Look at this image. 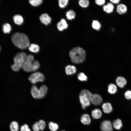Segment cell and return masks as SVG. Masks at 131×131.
<instances>
[{
    "label": "cell",
    "instance_id": "1",
    "mask_svg": "<svg viewBox=\"0 0 131 131\" xmlns=\"http://www.w3.org/2000/svg\"><path fill=\"white\" fill-rule=\"evenodd\" d=\"M11 40L16 47L22 49L28 47L30 42L27 36L25 34L19 32H16L12 35Z\"/></svg>",
    "mask_w": 131,
    "mask_h": 131
},
{
    "label": "cell",
    "instance_id": "2",
    "mask_svg": "<svg viewBox=\"0 0 131 131\" xmlns=\"http://www.w3.org/2000/svg\"><path fill=\"white\" fill-rule=\"evenodd\" d=\"M69 55L72 61L74 63L79 64L83 62L86 58V52L82 48L76 47L69 51Z\"/></svg>",
    "mask_w": 131,
    "mask_h": 131
},
{
    "label": "cell",
    "instance_id": "3",
    "mask_svg": "<svg viewBox=\"0 0 131 131\" xmlns=\"http://www.w3.org/2000/svg\"><path fill=\"white\" fill-rule=\"evenodd\" d=\"M40 66L38 61L35 60L33 56L29 54L27 55L22 68L25 71L30 72L36 71L39 68Z\"/></svg>",
    "mask_w": 131,
    "mask_h": 131
},
{
    "label": "cell",
    "instance_id": "4",
    "mask_svg": "<svg viewBox=\"0 0 131 131\" xmlns=\"http://www.w3.org/2000/svg\"><path fill=\"white\" fill-rule=\"evenodd\" d=\"M27 55L25 52H19L16 54L13 58L14 63L11 66L13 70L18 72L22 68Z\"/></svg>",
    "mask_w": 131,
    "mask_h": 131
},
{
    "label": "cell",
    "instance_id": "5",
    "mask_svg": "<svg viewBox=\"0 0 131 131\" xmlns=\"http://www.w3.org/2000/svg\"><path fill=\"white\" fill-rule=\"evenodd\" d=\"M48 90V88L45 85H42L39 89L37 88L36 86L33 85L31 88V93L34 98L41 99L45 97Z\"/></svg>",
    "mask_w": 131,
    "mask_h": 131
},
{
    "label": "cell",
    "instance_id": "6",
    "mask_svg": "<svg viewBox=\"0 0 131 131\" xmlns=\"http://www.w3.org/2000/svg\"><path fill=\"white\" fill-rule=\"evenodd\" d=\"M44 79L43 74L39 72H36L33 73L28 78L30 81L33 84H35L39 82H43Z\"/></svg>",
    "mask_w": 131,
    "mask_h": 131
},
{
    "label": "cell",
    "instance_id": "7",
    "mask_svg": "<svg viewBox=\"0 0 131 131\" xmlns=\"http://www.w3.org/2000/svg\"><path fill=\"white\" fill-rule=\"evenodd\" d=\"M100 129L102 131H112L113 125L109 121H103L100 125Z\"/></svg>",
    "mask_w": 131,
    "mask_h": 131
},
{
    "label": "cell",
    "instance_id": "8",
    "mask_svg": "<svg viewBox=\"0 0 131 131\" xmlns=\"http://www.w3.org/2000/svg\"><path fill=\"white\" fill-rule=\"evenodd\" d=\"M90 101L91 103L96 106H98L102 102V99L99 95L97 94H92Z\"/></svg>",
    "mask_w": 131,
    "mask_h": 131
},
{
    "label": "cell",
    "instance_id": "9",
    "mask_svg": "<svg viewBox=\"0 0 131 131\" xmlns=\"http://www.w3.org/2000/svg\"><path fill=\"white\" fill-rule=\"evenodd\" d=\"M79 98L82 107L83 109H85L87 107L90 105V100L85 97L79 95Z\"/></svg>",
    "mask_w": 131,
    "mask_h": 131
},
{
    "label": "cell",
    "instance_id": "10",
    "mask_svg": "<svg viewBox=\"0 0 131 131\" xmlns=\"http://www.w3.org/2000/svg\"><path fill=\"white\" fill-rule=\"evenodd\" d=\"M41 22L46 25L49 24L51 21V18L46 13H43L41 14L40 17Z\"/></svg>",
    "mask_w": 131,
    "mask_h": 131
},
{
    "label": "cell",
    "instance_id": "11",
    "mask_svg": "<svg viewBox=\"0 0 131 131\" xmlns=\"http://www.w3.org/2000/svg\"><path fill=\"white\" fill-rule=\"evenodd\" d=\"M127 10L126 6L123 4H120L116 7V11L119 14L122 15L125 13Z\"/></svg>",
    "mask_w": 131,
    "mask_h": 131
},
{
    "label": "cell",
    "instance_id": "12",
    "mask_svg": "<svg viewBox=\"0 0 131 131\" xmlns=\"http://www.w3.org/2000/svg\"><path fill=\"white\" fill-rule=\"evenodd\" d=\"M116 82L117 85L121 88H123L127 84L126 79L122 76L117 77L116 80Z\"/></svg>",
    "mask_w": 131,
    "mask_h": 131
},
{
    "label": "cell",
    "instance_id": "13",
    "mask_svg": "<svg viewBox=\"0 0 131 131\" xmlns=\"http://www.w3.org/2000/svg\"><path fill=\"white\" fill-rule=\"evenodd\" d=\"M65 69L66 73L67 75H72L76 72V68L73 65H68L66 67Z\"/></svg>",
    "mask_w": 131,
    "mask_h": 131
},
{
    "label": "cell",
    "instance_id": "14",
    "mask_svg": "<svg viewBox=\"0 0 131 131\" xmlns=\"http://www.w3.org/2000/svg\"><path fill=\"white\" fill-rule=\"evenodd\" d=\"M102 107L103 112L106 113H109L113 109L111 104L109 103H105L102 104Z\"/></svg>",
    "mask_w": 131,
    "mask_h": 131
},
{
    "label": "cell",
    "instance_id": "15",
    "mask_svg": "<svg viewBox=\"0 0 131 131\" xmlns=\"http://www.w3.org/2000/svg\"><path fill=\"white\" fill-rule=\"evenodd\" d=\"M102 112L100 109L96 108L92 110L91 113V115L93 118L98 119L100 118L102 116Z\"/></svg>",
    "mask_w": 131,
    "mask_h": 131
},
{
    "label": "cell",
    "instance_id": "16",
    "mask_svg": "<svg viewBox=\"0 0 131 131\" xmlns=\"http://www.w3.org/2000/svg\"><path fill=\"white\" fill-rule=\"evenodd\" d=\"M114 8L113 4L111 2L108 3L106 5H104L103 7L104 11L108 13H111L113 12Z\"/></svg>",
    "mask_w": 131,
    "mask_h": 131
},
{
    "label": "cell",
    "instance_id": "17",
    "mask_svg": "<svg viewBox=\"0 0 131 131\" xmlns=\"http://www.w3.org/2000/svg\"><path fill=\"white\" fill-rule=\"evenodd\" d=\"M81 121L84 125H89L90 124L91 120L89 115L87 114H83L81 118Z\"/></svg>",
    "mask_w": 131,
    "mask_h": 131
},
{
    "label": "cell",
    "instance_id": "18",
    "mask_svg": "<svg viewBox=\"0 0 131 131\" xmlns=\"http://www.w3.org/2000/svg\"><path fill=\"white\" fill-rule=\"evenodd\" d=\"M13 19L15 23L19 25H21L24 22L23 17L19 15H14L13 17Z\"/></svg>",
    "mask_w": 131,
    "mask_h": 131
},
{
    "label": "cell",
    "instance_id": "19",
    "mask_svg": "<svg viewBox=\"0 0 131 131\" xmlns=\"http://www.w3.org/2000/svg\"><path fill=\"white\" fill-rule=\"evenodd\" d=\"M108 91L109 93L111 94L115 93L117 91L116 86L113 83L109 84L108 87Z\"/></svg>",
    "mask_w": 131,
    "mask_h": 131
},
{
    "label": "cell",
    "instance_id": "20",
    "mask_svg": "<svg viewBox=\"0 0 131 131\" xmlns=\"http://www.w3.org/2000/svg\"><path fill=\"white\" fill-rule=\"evenodd\" d=\"M122 126V121L119 119H117L113 122V126L116 129L118 130L120 129Z\"/></svg>",
    "mask_w": 131,
    "mask_h": 131
},
{
    "label": "cell",
    "instance_id": "21",
    "mask_svg": "<svg viewBox=\"0 0 131 131\" xmlns=\"http://www.w3.org/2000/svg\"><path fill=\"white\" fill-rule=\"evenodd\" d=\"M29 50L33 53H37L39 52L40 48L39 46L36 44H30L29 47Z\"/></svg>",
    "mask_w": 131,
    "mask_h": 131
},
{
    "label": "cell",
    "instance_id": "22",
    "mask_svg": "<svg viewBox=\"0 0 131 131\" xmlns=\"http://www.w3.org/2000/svg\"><path fill=\"white\" fill-rule=\"evenodd\" d=\"M9 127L11 131H18L19 126L18 123L16 121H13L10 124Z\"/></svg>",
    "mask_w": 131,
    "mask_h": 131
},
{
    "label": "cell",
    "instance_id": "23",
    "mask_svg": "<svg viewBox=\"0 0 131 131\" xmlns=\"http://www.w3.org/2000/svg\"><path fill=\"white\" fill-rule=\"evenodd\" d=\"M92 94L88 90L84 89L82 90L81 91L79 95L84 96L90 100Z\"/></svg>",
    "mask_w": 131,
    "mask_h": 131
},
{
    "label": "cell",
    "instance_id": "24",
    "mask_svg": "<svg viewBox=\"0 0 131 131\" xmlns=\"http://www.w3.org/2000/svg\"><path fill=\"white\" fill-rule=\"evenodd\" d=\"M66 15L68 19L71 20L75 18L76 13L73 10H70L66 12Z\"/></svg>",
    "mask_w": 131,
    "mask_h": 131
},
{
    "label": "cell",
    "instance_id": "25",
    "mask_svg": "<svg viewBox=\"0 0 131 131\" xmlns=\"http://www.w3.org/2000/svg\"><path fill=\"white\" fill-rule=\"evenodd\" d=\"M48 126L49 129L51 131H56L58 128V124L52 122L49 123Z\"/></svg>",
    "mask_w": 131,
    "mask_h": 131
},
{
    "label": "cell",
    "instance_id": "26",
    "mask_svg": "<svg viewBox=\"0 0 131 131\" xmlns=\"http://www.w3.org/2000/svg\"><path fill=\"white\" fill-rule=\"evenodd\" d=\"M2 27L3 31L4 33H9L11 31V26L8 23H5L3 24Z\"/></svg>",
    "mask_w": 131,
    "mask_h": 131
},
{
    "label": "cell",
    "instance_id": "27",
    "mask_svg": "<svg viewBox=\"0 0 131 131\" xmlns=\"http://www.w3.org/2000/svg\"><path fill=\"white\" fill-rule=\"evenodd\" d=\"M78 78L82 81H86L88 80V78L85 74L83 72H80L78 75Z\"/></svg>",
    "mask_w": 131,
    "mask_h": 131
},
{
    "label": "cell",
    "instance_id": "28",
    "mask_svg": "<svg viewBox=\"0 0 131 131\" xmlns=\"http://www.w3.org/2000/svg\"><path fill=\"white\" fill-rule=\"evenodd\" d=\"M101 25L97 21L93 20L92 24V28L96 30H99L101 27Z\"/></svg>",
    "mask_w": 131,
    "mask_h": 131
},
{
    "label": "cell",
    "instance_id": "29",
    "mask_svg": "<svg viewBox=\"0 0 131 131\" xmlns=\"http://www.w3.org/2000/svg\"><path fill=\"white\" fill-rule=\"evenodd\" d=\"M89 2L88 0H80L79 1V5L83 8H86L87 7Z\"/></svg>",
    "mask_w": 131,
    "mask_h": 131
},
{
    "label": "cell",
    "instance_id": "30",
    "mask_svg": "<svg viewBox=\"0 0 131 131\" xmlns=\"http://www.w3.org/2000/svg\"><path fill=\"white\" fill-rule=\"evenodd\" d=\"M42 1V0H30L29 1V2L32 6H36L41 4Z\"/></svg>",
    "mask_w": 131,
    "mask_h": 131
},
{
    "label": "cell",
    "instance_id": "31",
    "mask_svg": "<svg viewBox=\"0 0 131 131\" xmlns=\"http://www.w3.org/2000/svg\"><path fill=\"white\" fill-rule=\"evenodd\" d=\"M68 1V0H59V6L61 8H64L67 5Z\"/></svg>",
    "mask_w": 131,
    "mask_h": 131
},
{
    "label": "cell",
    "instance_id": "32",
    "mask_svg": "<svg viewBox=\"0 0 131 131\" xmlns=\"http://www.w3.org/2000/svg\"><path fill=\"white\" fill-rule=\"evenodd\" d=\"M40 130L43 131L45 129L46 125L45 122L43 120H40L38 122Z\"/></svg>",
    "mask_w": 131,
    "mask_h": 131
},
{
    "label": "cell",
    "instance_id": "33",
    "mask_svg": "<svg viewBox=\"0 0 131 131\" xmlns=\"http://www.w3.org/2000/svg\"><path fill=\"white\" fill-rule=\"evenodd\" d=\"M32 128L34 131H39L40 130L38 122H35L33 124Z\"/></svg>",
    "mask_w": 131,
    "mask_h": 131
},
{
    "label": "cell",
    "instance_id": "34",
    "mask_svg": "<svg viewBox=\"0 0 131 131\" xmlns=\"http://www.w3.org/2000/svg\"><path fill=\"white\" fill-rule=\"evenodd\" d=\"M20 131H31V130L28 125L25 124L21 127Z\"/></svg>",
    "mask_w": 131,
    "mask_h": 131
},
{
    "label": "cell",
    "instance_id": "35",
    "mask_svg": "<svg viewBox=\"0 0 131 131\" xmlns=\"http://www.w3.org/2000/svg\"><path fill=\"white\" fill-rule=\"evenodd\" d=\"M125 98L127 99H131V90H128L126 91L124 94Z\"/></svg>",
    "mask_w": 131,
    "mask_h": 131
},
{
    "label": "cell",
    "instance_id": "36",
    "mask_svg": "<svg viewBox=\"0 0 131 131\" xmlns=\"http://www.w3.org/2000/svg\"><path fill=\"white\" fill-rule=\"evenodd\" d=\"M57 27L58 30L60 31H62L65 29L63 25L60 21L57 23Z\"/></svg>",
    "mask_w": 131,
    "mask_h": 131
},
{
    "label": "cell",
    "instance_id": "37",
    "mask_svg": "<svg viewBox=\"0 0 131 131\" xmlns=\"http://www.w3.org/2000/svg\"><path fill=\"white\" fill-rule=\"evenodd\" d=\"M60 21L63 25L64 29L67 28L68 27V25L66 20L62 18L61 19Z\"/></svg>",
    "mask_w": 131,
    "mask_h": 131
},
{
    "label": "cell",
    "instance_id": "38",
    "mask_svg": "<svg viewBox=\"0 0 131 131\" xmlns=\"http://www.w3.org/2000/svg\"><path fill=\"white\" fill-rule=\"evenodd\" d=\"M105 2V0H95L96 3L99 5H103Z\"/></svg>",
    "mask_w": 131,
    "mask_h": 131
},
{
    "label": "cell",
    "instance_id": "39",
    "mask_svg": "<svg viewBox=\"0 0 131 131\" xmlns=\"http://www.w3.org/2000/svg\"><path fill=\"white\" fill-rule=\"evenodd\" d=\"M111 3L113 4H118L120 1V0H110Z\"/></svg>",
    "mask_w": 131,
    "mask_h": 131
},
{
    "label": "cell",
    "instance_id": "40",
    "mask_svg": "<svg viewBox=\"0 0 131 131\" xmlns=\"http://www.w3.org/2000/svg\"></svg>",
    "mask_w": 131,
    "mask_h": 131
},
{
    "label": "cell",
    "instance_id": "41",
    "mask_svg": "<svg viewBox=\"0 0 131 131\" xmlns=\"http://www.w3.org/2000/svg\"></svg>",
    "mask_w": 131,
    "mask_h": 131
}]
</instances>
